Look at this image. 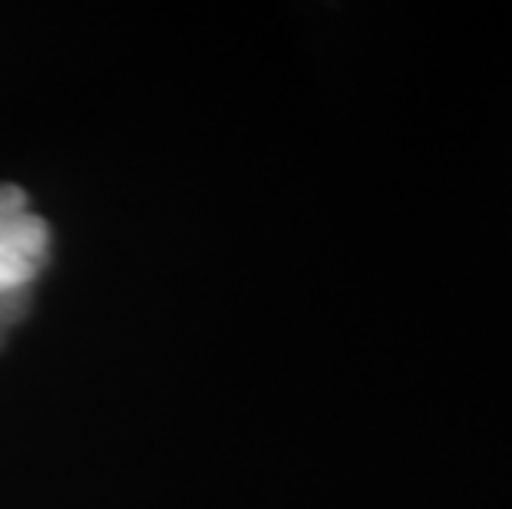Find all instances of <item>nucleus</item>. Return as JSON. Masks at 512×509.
I'll list each match as a JSON object with an SVG mask.
<instances>
[{"instance_id": "obj_1", "label": "nucleus", "mask_w": 512, "mask_h": 509, "mask_svg": "<svg viewBox=\"0 0 512 509\" xmlns=\"http://www.w3.org/2000/svg\"><path fill=\"white\" fill-rule=\"evenodd\" d=\"M24 212H27V192L20 186H10V182H0V229Z\"/></svg>"}]
</instances>
